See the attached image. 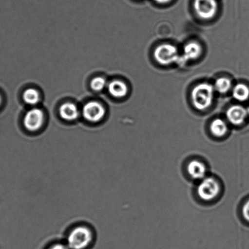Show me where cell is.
I'll return each mask as SVG.
<instances>
[{
  "mask_svg": "<svg viewBox=\"0 0 249 249\" xmlns=\"http://www.w3.org/2000/svg\"><path fill=\"white\" fill-rule=\"evenodd\" d=\"M196 13L202 19H210L216 16L218 10L217 0H194Z\"/></svg>",
  "mask_w": 249,
  "mask_h": 249,
  "instance_id": "5b68a950",
  "label": "cell"
},
{
  "mask_svg": "<svg viewBox=\"0 0 249 249\" xmlns=\"http://www.w3.org/2000/svg\"><path fill=\"white\" fill-rule=\"evenodd\" d=\"M44 123V114L41 109L33 108L24 116L23 124L27 130L34 132L39 130Z\"/></svg>",
  "mask_w": 249,
  "mask_h": 249,
  "instance_id": "52a82bcc",
  "label": "cell"
},
{
  "mask_svg": "<svg viewBox=\"0 0 249 249\" xmlns=\"http://www.w3.org/2000/svg\"><path fill=\"white\" fill-rule=\"evenodd\" d=\"M214 88L217 91L220 92V93H226L231 89V80L226 77L219 78L214 83Z\"/></svg>",
  "mask_w": 249,
  "mask_h": 249,
  "instance_id": "2e32d148",
  "label": "cell"
},
{
  "mask_svg": "<svg viewBox=\"0 0 249 249\" xmlns=\"http://www.w3.org/2000/svg\"><path fill=\"white\" fill-rule=\"evenodd\" d=\"M49 249H70L65 245H62V244H56V245L51 246Z\"/></svg>",
  "mask_w": 249,
  "mask_h": 249,
  "instance_id": "d6986e66",
  "label": "cell"
},
{
  "mask_svg": "<svg viewBox=\"0 0 249 249\" xmlns=\"http://www.w3.org/2000/svg\"><path fill=\"white\" fill-rule=\"evenodd\" d=\"M155 2L159 4H167L172 1V0H154Z\"/></svg>",
  "mask_w": 249,
  "mask_h": 249,
  "instance_id": "ffe728a7",
  "label": "cell"
},
{
  "mask_svg": "<svg viewBox=\"0 0 249 249\" xmlns=\"http://www.w3.org/2000/svg\"><path fill=\"white\" fill-rule=\"evenodd\" d=\"M153 56L156 61L162 65H168L179 59L177 48L171 44H162L156 48Z\"/></svg>",
  "mask_w": 249,
  "mask_h": 249,
  "instance_id": "277c9868",
  "label": "cell"
},
{
  "mask_svg": "<svg viewBox=\"0 0 249 249\" xmlns=\"http://www.w3.org/2000/svg\"><path fill=\"white\" fill-rule=\"evenodd\" d=\"M82 113L85 120L90 123H96L104 118L106 109L98 102H90L85 105Z\"/></svg>",
  "mask_w": 249,
  "mask_h": 249,
  "instance_id": "8992f818",
  "label": "cell"
},
{
  "mask_svg": "<svg viewBox=\"0 0 249 249\" xmlns=\"http://www.w3.org/2000/svg\"><path fill=\"white\" fill-rule=\"evenodd\" d=\"M108 90L111 96L116 98H122L128 94V88L125 83L120 80H114L109 83Z\"/></svg>",
  "mask_w": 249,
  "mask_h": 249,
  "instance_id": "30bf717a",
  "label": "cell"
},
{
  "mask_svg": "<svg viewBox=\"0 0 249 249\" xmlns=\"http://www.w3.org/2000/svg\"><path fill=\"white\" fill-rule=\"evenodd\" d=\"M187 170L190 177L195 180H202L206 178L207 167L201 161H191L188 165Z\"/></svg>",
  "mask_w": 249,
  "mask_h": 249,
  "instance_id": "9c48e42d",
  "label": "cell"
},
{
  "mask_svg": "<svg viewBox=\"0 0 249 249\" xmlns=\"http://www.w3.org/2000/svg\"><path fill=\"white\" fill-rule=\"evenodd\" d=\"M214 88L207 83L197 85L192 91V100L195 108L203 111L213 103Z\"/></svg>",
  "mask_w": 249,
  "mask_h": 249,
  "instance_id": "6da1fadb",
  "label": "cell"
},
{
  "mask_svg": "<svg viewBox=\"0 0 249 249\" xmlns=\"http://www.w3.org/2000/svg\"><path fill=\"white\" fill-rule=\"evenodd\" d=\"M248 111L245 107L234 106L229 108L226 113L227 118L231 124L235 125H240L245 123L248 116Z\"/></svg>",
  "mask_w": 249,
  "mask_h": 249,
  "instance_id": "ba28073f",
  "label": "cell"
},
{
  "mask_svg": "<svg viewBox=\"0 0 249 249\" xmlns=\"http://www.w3.org/2000/svg\"><path fill=\"white\" fill-rule=\"evenodd\" d=\"M24 101L30 106H35L40 101V95L36 89H29L25 90L23 95Z\"/></svg>",
  "mask_w": 249,
  "mask_h": 249,
  "instance_id": "9a60e30c",
  "label": "cell"
},
{
  "mask_svg": "<svg viewBox=\"0 0 249 249\" xmlns=\"http://www.w3.org/2000/svg\"><path fill=\"white\" fill-rule=\"evenodd\" d=\"M93 240L91 230L86 226H78L68 236V247L70 249H85Z\"/></svg>",
  "mask_w": 249,
  "mask_h": 249,
  "instance_id": "7a4b0ae2",
  "label": "cell"
},
{
  "mask_svg": "<svg viewBox=\"0 0 249 249\" xmlns=\"http://www.w3.org/2000/svg\"><path fill=\"white\" fill-rule=\"evenodd\" d=\"M221 191L219 182L212 177L205 178L197 187L199 196L204 201H212L218 196Z\"/></svg>",
  "mask_w": 249,
  "mask_h": 249,
  "instance_id": "3957f363",
  "label": "cell"
},
{
  "mask_svg": "<svg viewBox=\"0 0 249 249\" xmlns=\"http://www.w3.org/2000/svg\"><path fill=\"white\" fill-rule=\"evenodd\" d=\"M244 218L249 223V199L245 202L243 207Z\"/></svg>",
  "mask_w": 249,
  "mask_h": 249,
  "instance_id": "ac0fdd59",
  "label": "cell"
},
{
  "mask_svg": "<svg viewBox=\"0 0 249 249\" xmlns=\"http://www.w3.org/2000/svg\"><path fill=\"white\" fill-rule=\"evenodd\" d=\"M228 126L226 122L221 119H216L211 124V131L213 135L222 138L228 132Z\"/></svg>",
  "mask_w": 249,
  "mask_h": 249,
  "instance_id": "4fadbf2b",
  "label": "cell"
},
{
  "mask_svg": "<svg viewBox=\"0 0 249 249\" xmlns=\"http://www.w3.org/2000/svg\"><path fill=\"white\" fill-rule=\"evenodd\" d=\"M202 48L199 43L191 42L187 44L184 48L185 60H194L201 55Z\"/></svg>",
  "mask_w": 249,
  "mask_h": 249,
  "instance_id": "7c38bea8",
  "label": "cell"
},
{
  "mask_svg": "<svg viewBox=\"0 0 249 249\" xmlns=\"http://www.w3.org/2000/svg\"><path fill=\"white\" fill-rule=\"evenodd\" d=\"M232 94L236 101L245 102L249 99V88L245 84H238L233 88Z\"/></svg>",
  "mask_w": 249,
  "mask_h": 249,
  "instance_id": "5bb4252c",
  "label": "cell"
},
{
  "mask_svg": "<svg viewBox=\"0 0 249 249\" xmlns=\"http://www.w3.org/2000/svg\"><path fill=\"white\" fill-rule=\"evenodd\" d=\"M59 114L61 118L65 121H73L79 116V111L75 104L65 103L60 107Z\"/></svg>",
  "mask_w": 249,
  "mask_h": 249,
  "instance_id": "8fae6325",
  "label": "cell"
},
{
  "mask_svg": "<svg viewBox=\"0 0 249 249\" xmlns=\"http://www.w3.org/2000/svg\"><path fill=\"white\" fill-rule=\"evenodd\" d=\"M107 82L104 78L98 77L95 78L91 82V87L95 91H101L106 88Z\"/></svg>",
  "mask_w": 249,
  "mask_h": 249,
  "instance_id": "e0dca14e",
  "label": "cell"
},
{
  "mask_svg": "<svg viewBox=\"0 0 249 249\" xmlns=\"http://www.w3.org/2000/svg\"><path fill=\"white\" fill-rule=\"evenodd\" d=\"M2 103V97L1 94H0V107H1Z\"/></svg>",
  "mask_w": 249,
  "mask_h": 249,
  "instance_id": "44dd1931",
  "label": "cell"
}]
</instances>
